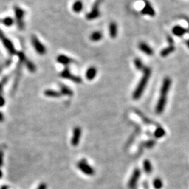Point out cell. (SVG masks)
<instances>
[{"label": "cell", "mask_w": 189, "mask_h": 189, "mask_svg": "<svg viewBox=\"0 0 189 189\" xmlns=\"http://www.w3.org/2000/svg\"><path fill=\"white\" fill-rule=\"evenodd\" d=\"M172 81L170 78L167 77L163 80L162 85L160 90V97L156 106V112L157 114H160L164 111L167 103V96L170 90Z\"/></svg>", "instance_id": "1"}, {"label": "cell", "mask_w": 189, "mask_h": 189, "mask_svg": "<svg viewBox=\"0 0 189 189\" xmlns=\"http://www.w3.org/2000/svg\"><path fill=\"white\" fill-rule=\"evenodd\" d=\"M143 72H144L143 76H142L140 83H138L137 87L136 89L134 90L133 94H132V97H133V99L135 100H139L141 97H142V94H143L144 90H145L146 88V85H147L148 80H149L151 74V71L150 68L148 67L144 68Z\"/></svg>", "instance_id": "2"}, {"label": "cell", "mask_w": 189, "mask_h": 189, "mask_svg": "<svg viewBox=\"0 0 189 189\" xmlns=\"http://www.w3.org/2000/svg\"><path fill=\"white\" fill-rule=\"evenodd\" d=\"M77 167L80 171L88 176H93L94 174V169L88 163L85 159L80 160L77 163Z\"/></svg>", "instance_id": "3"}, {"label": "cell", "mask_w": 189, "mask_h": 189, "mask_svg": "<svg viewBox=\"0 0 189 189\" xmlns=\"http://www.w3.org/2000/svg\"><path fill=\"white\" fill-rule=\"evenodd\" d=\"M0 40L2 42L3 45L6 48V49L7 50L8 52L11 55H15L16 53V51L13 44L11 41V40L5 37L4 34L3 33V32L1 30H0Z\"/></svg>", "instance_id": "4"}, {"label": "cell", "mask_w": 189, "mask_h": 189, "mask_svg": "<svg viewBox=\"0 0 189 189\" xmlns=\"http://www.w3.org/2000/svg\"><path fill=\"white\" fill-rule=\"evenodd\" d=\"M14 11H15V17L16 21L18 25V27L22 30L25 27V24H24V16H25V11L20 7H16L14 8Z\"/></svg>", "instance_id": "5"}, {"label": "cell", "mask_w": 189, "mask_h": 189, "mask_svg": "<svg viewBox=\"0 0 189 189\" xmlns=\"http://www.w3.org/2000/svg\"><path fill=\"white\" fill-rule=\"evenodd\" d=\"M101 4V0H97L95 1V3L94 4V5L92 6V10L90 11V13H88L86 15V18L88 20H94L100 16V5Z\"/></svg>", "instance_id": "6"}, {"label": "cell", "mask_w": 189, "mask_h": 189, "mask_svg": "<svg viewBox=\"0 0 189 189\" xmlns=\"http://www.w3.org/2000/svg\"><path fill=\"white\" fill-rule=\"evenodd\" d=\"M60 76L61 77L64 78H67V79L71 80L72 81L74 82V83H80L82 82V79L80 77H78L77 76L73 75L71 72H70L69 69H68L67 67H65V69L63 70L60 74Z\"/></svg>", "instance_id": "7"}, {"label": "cell", "mask_w": 189, "mask_h": 189, "mask_svg": "<svg viewBox=\"0 0 189 189\" xmlns=\"http://www.w3.org/2000/svg\"><path fill=\"white\" fill-rule=\"evenodd\" d=\"M32 43L36 50V51L40 55H44L46 53V48L43 45V44L38 39V38L36 36H32Z\"/></svg>", "instance_id": "8"}, {"label": "cell", "mask_w": 189, "mask_h": 189, "mask_svg": "<svg viewBox=\"0 0 189 189\" xmlns=\"http://www.w3.org/2000/svg\"><path fill=\"white\" fill-rule=\"evenodd\" d=\"M141 175V171L139 168L134 169L133 173H132L131 177H130L129 182H128V187L130 189H134L137 184L139 179Z\"/></svg>", "instance_id": "9"}, {"label": "cell", "mask_w": 189, "mask_h": 189, "mask_svg": "<svg viewBox=\"0 0 189 189\" xmlns=\"http://www.w3.org/2000/svg\"><path fill=\"white\" fill-rule=\"evenodd\" d=\"M81 137V129L79 127H76L74 128L73 134H72V137L71 140L72 145L74 146H76L79 144L80 140Z\"/></svg>", "instance_id": "10"}, {"label": "cell", "mask_w": 189, "mask_h": 189, "mask_svg": "<svg viewBox=\"0 0 189 189\" xmlns=\"http://www.w3.org/2000/svg\"><path fill=\"white\" fill-rule=\"evenodd\" d=\"M139 49L143 52V53L148 55H151L154 54V51H153L151 48L148 44L144 43V42H141V43L139 44Z\"/></svg>", "instance_id": "11"}, {"label": "cell", "mask_w": 189, "mask_h": 189, "mask_svg": "<svg viewBox=\"0 0 189 189\" xmlns=\"http://www.w3.org/2000/svg\"><path fill=\"white\" fill-rule=\"evenodd\" d=\"M141 12L144 15H148L149 16H155V11L154 8L152 7V6L148 2H146L144 9L142 10Z\"/></svg>", "instance_id": "12"}, {"label": "cell", "mask_w": 189, "mask_h": 189, "mask_svg": "<svg viewBox=\"0 0 189 189\" xmlns=\"http://www.w3.org/2000/svg\"><path fill=\"white\" fill-rule=\"evenodd\" d=\"M57 61L59 62V63L62 64L63 65H69V64H71L73 60H72L71 58L67 57L65 55H60L59 56H58L57 58Z\"/></svg>", "instance_id": "13"}, {"label": "cell", "mask_w": 189, "mask_h": 189, "mask_svg": "<svg viewBox=\"0 0 189 189\" xmlns=\"http://www.w3.org/2000/svg\"><path fill=\"white\" fill-rule=\"evenodd\" d=\"M21 64L22 63H21V62H19L18 67V69H17L16 74L15 81H14V82H13V89H12V90H13V92L16 91V90L18 85V83H19L20 77H21Z\"/></svg>", "instance_id": "14"}, {"label": "cell", "mask_w": 189, "mask_h": 189, "mask_svg": "<svg viewBox=\"0 0 189 189\" xmlns=\"http://www.w3.org/2000/svg\"><path fill=\"white\" fill-rule=\"evenodd\" d=\"M187 32V30L185 28L181 27V26H175L173 27L172 29V33L176 37H182L185 33Z\"/></svg>", "instance_id": "15"}, {"label": "cell", "mask_w": 189, "mask_h": 189, "mask_svg": "<svg viewBox=\"0 0 189 189\" xmlns=\"http://www.w3.org/2000/svg\"><path fill=\"white\" fill-rule=\"evenodd\" d=\"M96 74H97V69H96V68L94 67H90L88 68V69L86 71V76L88 80L92 81V80L96 76Z\"/></svg>", "instance_id": "16"}, {"label": "cell", "mask_w": 189, "mask_h": 189, "mask_svg": "<svg viewBox=\"0 0 189 189\" xmlns=\"http://www.w3.org/2000/svg\"><path fill=\"white\" fill-rule=\"evenodd\" d=\"M44 94H45L46 97L53 98L60 97V96H61V93L60 92L55 91V90H46L44 91Z\"/></svg>", "instance_id": "17"}, {"label": "cell", "mask_w": 189, "mask_h": 189, "mask_svg": "<svg viewBox=\"0 0 189 189\" xmlns=\"http://www.w3.org/2000/svg\"><path fill=\"white\" fill-rule=\"evenodd\" d=\"M83 4L81 0H77L72 5V9L75 13H79L83 10Z\"/></svg>", "instance_id": "18"}, {"label": "cell", "mask_w": 189, "mask_h": 189, "mask_svg": "<svg viewBox=\"0 0 189 189\" xmlns=\"http://www.w3.org/2000/svg\"><path fill=\"white\" fill-rule=\"evenodd\" d=\"M118 33L117 25L116 23H111L109 25V34L111 38H116Z\"/></svg>", "instance_id": "19"}, {"label": "cell", "mask_w": 189, "mask_h": 189, "mask_svg": "<svg viewBox=\"0 0 189 189\" xmlns=\"http://www.w3.org/2000/svg\"><path fill=\"white\" fill-rule=\"evenodd\" d=\"M60 93H61V94L67 96L73 95V91L65 85H60Z\"/></svg>", "instance_id": "20"}, {"label": "cell", "mask_w": 189, "mask_h": 189, "mask_svg": "<svg viewBox=\"0 0 189 189\" xmlns=\"http://www.w3.org/2000/svg\"><path fill=\"white\" fill-rule=\"evenodd\" d=\"M174 49H174V46L172 45H170V46H168V47L162 50L161 52H160V55H161L162 57H166V56L170 55V53H172V52L174 51Z\"/></svg>", "instance_id": "21"}, {"label": "cell", "mask_w": 189, "mask_h": 189, "mask_svg": "<svg viewBox=\"0 0 189 189\" xmlns=\"http://www.w3.org/2000/svg\"><path fill=\"white\" fill-rule=\"evenodd\" d=\"M102 38V34L100 31L94 32L90 35V39L92 41H99Z\"/></svg>", "instance_id": "22"}, {"label": "cell", "mask_w": 189, "mask_h": 189, "mask_svg": "<svg viewBox=\"0 0 189 189\" xmlns=\"http://www.w3.org/2000/svg\"><path fill=\"white\" fill-rule=\"evenodd\" d=\"M165 134V130L160 126H158L154 132V136L156 138H161Z\"/></svg>", "instance_id": "23"}, {"label": "cell", "mask_w": 189, "mask_h": 189, "mask_svg": "<svg viewBox=\"0 0 189 189\" xmlns=\"http://www.w3.org/2000/svg\"><path fill=\"white\" fill-rule=\"evenodd\" d=\"M10 78V76H6L2 78V79L0 81V96H3V90L4 86L7 84V83L9 81Z\"/></svg>", "instance_id": "24"}, {"label": "cell", "mask_w": 189, "mask_h": 189, "mask_svg": "<svg viewBox=\"0 0 189 189\" xmlns=\"http://www.w3.org/2000/svg\"><path fill=\"white\" fill-rule=\"evenodd\" d=\"M143 164H144L143 165L144 170V171H145V172L147 173V174H150V173L152 172V170H153L151 162L148 160H145L144 161Z\"/></svg>", "instance_id": "25"}, {"label": "cell", "mask_w": 189, "mask_h": 189, "mask_svg": "<svg viewBox=\"0 0 189 189\" xmlns=\"http://www.w3.org/2000/svg\"><path fill=\"white\" fill-rule=\"evenodd\" d=\"M26 66V67L27 68V69L31 72H35L36 71V66L32 62H31L30 60H26V61L24 63Z\"/></svg>", "instance_id": "26"}, {"label": "cell", "mask_w": 189, "mask_h": 189, "mask_svg": "<svg viewBox=\"0 0 189 189\" xmlns=\"http://www.w3.org/2000/svg\"><path fill=\"white\" fill-rule=\"evenodd\" d=\"M1 22L2 23L3 25H4L5 26H7V27H11V25H13L14 20L11 17H6L3 20H1Z\"/></svg>", "instance_id": "27"}, {"label": "cell", "mask_w": 189, "mask_h": 189, "mask_svg": "<svg viewBox=\"0 0 189 189\" xmlns=\"http://www.w3.org/2000/svg\"><path fill=\"white\" fill-rule=\"evenodd\" d=\"M154 186L155 189H161L162 188V182L160 178H156L154 180Z\"/></svg>", "instance_id": "28"}, {"label": "cell", "mask_w": 189, "mask_h": 189, "mask_svg": "<svg viewBox=\"0 0 189 189\" xmlns=\"http://www.w3.org/2000/svg\"><path fill=\"white\" fill-rule=\"evenodd\" d=\"M134 65H135L137 69H139V70H144V68H145L143 65V63H142V60H141L140 59H139V58H137V59L134 60Z\"/></svg>", "instance_id": "29"}, {"label": "cell", "mask_w": 189, "mask_h": 189, "mask_svg": "<svg viewBox=\"0 0 189 189\" xmlns=\"http://www.w3.org/2000/svg\"><path fill=\"white\" fill-rule=\"evenodd\" d=\"M135 112L137 114V115L140 116V117L142 118V120H143V121L145 123H146V124H151V123H154V122H152L151 120H149L148 119V118H146L145 116H144L143 114H142V113H141V112H140V111H135Z\"/></svg>", "instance_id": "30"}, {"label": "cell", "mask_w": 189, "mask_h": 189, "mask_svg": "<svg viewBox=\"0 0 189 189\" xmlns=\"http://www.w3.org/2000/svg\"><path fill=\"white\" fill-rule=\"evenodd\" d=\"M17 54H18V58H19V62H21V63H22V64L25 63L26 60H27L25 53H24L23 52L20 51Z\"/></svg>", "instance_id": "31"}, {"label": "cell", "mask_w": 189, "mask_h": 189, "mask_svg": "<svg viewBox=\"0 0 189 189\" xmlns=\"http://www.w3.org/2000/svg\"><path fill=\"white\" fill-rule=\"evenodd\" d=\"M155 144H156V142H155L154 140H148L144 143V146H145L146 148H151L154 147Z\"/></svg>", "instance_id": "32"}, {"label": "cell", "mask_w": 189, "mask_h": 189, "mask_svg": "<svg viewBox=\"0 0 189 189\" xmlns=\"http://www.w3.org/2000/svg\"><path fill=\"white\" fill-rule=\"evenodd\" d=\"M11 60H7V61H6L2 65L0 66V74L1 73V72L3 71L4 68H6L7 67H8V66H9L10 65H11Z\"/></svg>", "instance_id": "33"}, {"label": "cell", "mask_w": 189, "mask_h": 189, "mask_svg": "<svg viewBox=\"0 0 189 189\" xmlns=\"http://www.w3.org/2000/svg\"><path fill=\"white\" fill-rule=\"evenodd\" d=\"M4 152L2 151H0V168L3 166L4 164Z\"/></svg>", "instance_id": "34"}, {"label": "cell", "mask_w": 189, "mask_h": 189, "mask_svg": "<svg viewBox=\"0 0 189 189\" xmlns=\"http://www.w3.org/2000/svg\"><path fill=\"white\" fill-rule=\"evenodd\" d=\"M37 189H47V185L44 184V183H41V184L39 185Z\"/></svg>", "instance_id": "35"}, {"label": "cell", "mask_w": 189, "mask_h": 189, "mask_svg": "<svg viewBox=\"0 0 189 189\" xmlns=\"http://www.w3.org/2000/svg\"><path fill=\"white\" fill-rule=\"evenodd\" d=\"M5 104V100L3 96H0V107L2 106Z\"/></svg>", "instance_id": "36"}, {"label": "cell", "mask_w": 189, "mask_h": 189, "mask_svg": "<svg viewBox=\"0 0 189 189\" xmlns=\"http://www.w3.org/2000/svg\"><path fill=\"white\" fill-rule=\"evenodd\" d=\"M4 120V116L2 114V112L0 111V123L3 122Z\"/></svg>", "instance_id": "37"}, {"label": "cell", "mask_w": 189, "mask_h": 189, "mask_svg": "<svg viewBox=\"0 0 189 189\" xmlns=\"http://www.w3.org/2000/svg\"><path fill=\"white\" fill-rule=\"evenodd\" d=\"M6 147H7V146H6L5 144H0V151H1L3 148H4Z\"/></svg>", "instance_id": "38"}, {"label": "cell", "mask_w": 189, "mask_h": 189, "mask_svg": "<svg viewBox=\"0 0 189 189\" xmlns=\"http://www.w3.org/2000/svg\"><path fill=\"white\" fill-rule=\"evenodd\" d=\"M9 187L8 186H6V185H4V186H2L0 188V189H9Z\"/></svg>", "instance_id": "39"}, {"label": "cell", "mask_w": 189, "mask_h": 189, "mask_svg": "<svg viewBox=\"0 0 189 189\" xmlns=\"http://www.w3.org/2000/svg\"><path fill=\"white\" fill-rule=\"evenodd\" d=\"M2 176H3V172H2V171H1V169H0V179L2 178Z\"/></svg>", "instance_id": "40"}, {"label": "cell", "mask_w": 189, "mask_h": 189, "mask_svg": "<svg viewBox=\"0 0 189 189\" xmlns=\"http://www.w3.org/2000/svg\"><path fill=\"white\" fill-rule=\"evenodd\" d=\"M186 44H187V46H188V48H189V40H187V41H186Z\"/></svg>", "instance_id": "41"}]
</instances>
